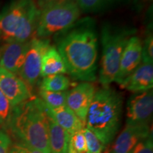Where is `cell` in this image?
<instances>
[{
	"instance_id": "6da1fadb",
	"label": "cell",
	"mask_w": 153,
	"mask_h": 153,
	"mask_svg": "<svg viewBox=\"0 0 153 153\" xmlns=\"http://www.w3.org/2000/svg\"><path fill=\"white\" fill-rule=\"evenodd\" d=\"M57 45L70 76L82 82L95 81L98 68V36L93 19L77 21L61 32Z\"/></svg>"
},
{
	"instance_id": "7a4b0ae2",
	"label": "cell",
	"mask_w": 153,
	"mask_h": 153,
	"mask_svg": "<svg viewBox=\"0 0 153 153\" xmlns=\"http://www.w3.org/2000/svg\"><path fill=\"white\" fill-rule=\"evenodd\" d=\"M48 119L46 105L41 99L30 97L13 107L7 123L21 143L43 153H51Z\"/></svg>"
},
{
	"instance_id": "3957f363",
	"label": "cell",
	"mask_w": 153,
	"mask_h": 153,
	"mask_svg": "<svg viewBox=\"0 0 153 153\" xmlns=\"http://www.w3.org/2000/svg\"><path fill=\"white\" fill-rule=\"evenodd\" d=\"M123 112L122 96L109 87L96 91L85 124L105 146L111 143L120 128Z\"/></svg>"
},
{
	"instance_id": "277c9868",
	"label": "cell",
	"mask_w": 153,
	"mask_h": 153,
	"mask_svg": "<svg viewBox=\"0 0 153 153\" xmlns=\"http://www.w3.org/2000/svg\"><path fill=\"white\" fill-rule=\"evenodd\" d=\"M39 16L33 0H15L0 16V35L8 43L28 41L36 32Z\"/></svg>"
},
{
	"instance_id": "5b68a950",
	"label": "cell",
	"mask_w": 153,
	"mask_h": 153,
	"mask_svg": "<svg viewBox=\"0 0 153 153\" xmlns=\"http://www.w3.org/2000/svg\"><path fill=\"white\" fill-rule=\"evenodd\" d=\"M133 29L116 28L104 25L101 30V54L99 80L103 87H109L118 74L120 57Z\"/></svg>"
},
{
	"instance_id": "8992f818",
	"label": "cell",
	"mask_w": 153,
	"mask_h": 153,
	"mask_svg": "<svg viewBox=\"0 0 153 153\" xmlns=\"http://www.w3.org/2000/svg\"><path fill=\"white\" fill-rule=\"evenodd\" d=\"M80 14L81 11L73 0L42 9L36 30L37 37L47 38L64 31L77 22Z\"/></svg>"
},
{
	"instance_id": "52a82bcc",
	"label": "cell",
	"mask_w": 153,
	"mask_h": 153,
	"mask_svg": "<svg viewBox=\"0 0 153 153\" xmlns=\"http://www.w3.org/2000/svg\"><path fill=\"white\" fill-rule=\"evenodd\" d=\"M50 45L47 38H35L30 40L26 58L19 72L21 79L28 86L35 85L40 77L42 57Z\"/></svg>"
},
{
	"instance_id": "ba28073f",
	"label": "cell",
	"mask_w": 153,
	"mask_h": 153,
	"mask_svg": "<svg viewBox=\"0 0 153 153\" xmlns=\"http://www.w3.org/2000/svg\"><path fill=\"white\" fill-rule=\"evenodd\" d=\"M153 112L152 90L134 93L127 103L126 124H148Z\"/></svg>"
},
{
	"instance_id": "9c48e42d",
	"label": "cell",
	"mask_w": 153,
	"mask_h": 153,
	"mask_svg": "<svg viewBox=\"0 0 153 153\" xmlns=\"http://www.w3.org/2000/svg\"><path fill=\"white\" fill-rule=\"evenodd\" d=\"M0 91L14 107L31 97L28 86L15 74L0 68Z\"/></svg>"
},
{
	"instance_id": "30bf717a",
	"label": "cell",
	"mask_w": 153,
	"mask_h": 153,
	"mask_svg": "<svg viewBox=\"0 0 153 153\" xmlns=\"http://www.w3.org/2000/svg\"><path fill=\"white\" fill-rule=\"evenodd\" d=\"M151 135L149 124H126L108 153H131L137 143Z\"/></svg>"
},
{
	"instance_id": "8fae6325",
	"label": "cell",
	"mask_w": 153,
	"mask_h": 153,
	"mask_svg": "<svg viewBox=\"0 0 153 153\" xmlns=\"http://www.w3.org/2000/svg\"><path fill=\"white\" fill-rule=\"evenodd\" d=\"M96 89L90 82L79 84L67 96L66 106L85 124L88 109L94 97Z\"/></svg>"
},
{
	"instance_id": "7c38bea8",
	"label": "cell",
	"mask_w": 153,
	"mask_h": 153,
	"mask_svg": "<svg viewBox=\"0 0 153 153\" xmlns=\"http://www.w3.org/2000/svg\"><path fill=\"white\" fill-rule=\"evenodd\" d=\"M143 43L140 38L132 36L120 57L119 68L115 81L118 85L128 76L142 62Z\"/></svg>"
},
{
	"instance_id": "4fadbf2b",
	"label": "cell",
	"mask_w": 153,
	"mask_h": 153,
	"mask_svg": "<svg viewBox=\"0 0 153 153\" xmlns=\"http://www.w3.org/2000/svg\"><path fill=\"white\" fill-rule=\"evenodd\" d=\"M29 41H14L7 43L0 57V68L13 74H19L26 58Z\"/></svg>"
},
{
	"instance_id": "5bb4252c",
	"label": "cell",
	"mask_w": 153,
	"mask_h": 153,
	"mask_svg": "<svg viewBox=\"0 0 153 153\" xmlns=\"http://www.w3.org/2000/svg\"><path fill=\"white\" fill-rule=\"evenodd\" d=\"M119 85L120 87L133 93L152 89L153 87V65L151 63L141 62Z\"/></svg>"
},
{
	"instance_id": "9a60e30c",
	"label": "cell",
	"mask_w": 153,
	"mask_h": 153,
	"mask_svg": "<svg viewBox=\"0 0 153 153\" xmlns=\"http://www.w3.org/2000/svg\"><path fill=\"white\" fill-rule=\"evenodd\" d=\"M47 111L53 119L71 136L85 128V124L68 106L51 108L47 106Z\"/></svg>"
},
{
	"instance_id": "2e32d148",
	"label": "cell",
	"mask_w": 153,
	"mask_h": 153,
	"mask_svg": "<svg viewBox=\"0 0 153 153\" xmlns=\"http://www.w3.org/2000/svg\"><path fill=\"white\" fill-rule=\"evenodd\" d=\"M65 73L68 72L62 57L56 47L50 45L42 57L40 76L45 77L53 74Z\"/></svg>"
},
{
	"instance_id": "e0dca14e",
	"label": "cell",
	"mask_w": 153,
	"mask_h": 153,
	"mask_svg": "<svg viewBox=\"0 0 153 153\" xmlns=\"http://www.w3.org/2000/svg\"><path fill=\"white\" fill-rule=\"evenodd\" d=\"M48 137L51 153H68L69 144L71 136L68 132L59 126L50 115Z\"/></svg>"
},
{
	"instance_id": "ac0fdd59",
	"label": "cell",
	"mask_w": 153,
	"mask_h": 153,
	"mask_svg": "<svg viewBox=\"0 0 153 153\" xmlns=\"http://www.w3.org/2000/svg\"><path fill=\"white\" fill-rule=\"evenodd\" d=\"M70 81L64 74H53L43 77L40 90L49 91H65L69 89Z\"/></svg>"
},
{
	"instance_id": "d6986e66",
	"label": "cell",
	"mask_w": 153,
	"mask_h": 153,
	"mask_svg": "<svg viewBox=\"0 0 153 153\" xmlns=\"http://www.w3.org/2000/svg\"><path fill=\"white\" fill-rule=\"evenodd\" d=\"M68 93V91H49L40 90L41 100L47 106L51 108L65 106Z\"/></svg>"
},
{
	"instance_id": "ffe728a7",
	"label": "cell",
	"mask_w": 153,
	"mask_h": 153,
	"mask_svg": "<svg viewBox=\"0 0 153 153\" xmlns=\"http://www.w3.org/2000/svg\"><path fill=\"white\" fill-rule=\"evenodd\" d=\"M82 131L87 143V153H101L104 151L106 147L94 132L87 128H85Z\"/></svg>"
},
{
	"instance_id": "44dd1931",
	"label": "cell",
	"mask_w": 153,
	"mask_h": 153,
	"mask_svg": "<svg viewBox=\"0 0 153 153\" xmlns=\"http://www.w3.org/2000/svg\"><path fill=\"white\" fill-rule=\"evenodd\" d=\"M108 0H76L80 11L84 12H92L102 8Z\"/></svg>"
},
{
	"instance_id": "7402d4cb",
	"label": "cell",
	"mask_w": 153,
	"mask_h": 153,
	"mask_svg": "<svg viewBox=\"0 0 153 153\" xmlns=\"http://www.w3.org/2000/svg\"><path fill=\"white\" fill-rule=\"evenodd\" d=\"M153 63V36L152 33H149L146 36L142 47V62Z\"/></svg>"
},
{
	"instance_id": "603a6c76",
	"label": "cell",
	"mask_w": 153,
	"mask_h": 153,
	"mask_svg": "<svg viewBox=\"0 0 153 153\" xmlns=\"http://www.w3.org/2000/svg\"><path fill=\"white\" fill-rule=\"evenodd\" d=\"M82 131L76 132L71 135L70 143L78 153H87V143Z\"/></svg>"
},
{
	"instance_id": "cb8c5ba5",
	"label": "cell",
	"mask_w": 153,
	"mask_h": 153,
	"mask_svg": "<svg viewBox=\"0 0 153 153\" xmlns=\"http://www.w3.org/2000/svg\"><path fill=\"white\" fill-rule=\"evenodd\" d=\"M12 107L5 95L0 91V122L7 121L8 123Z\"/></svg>"
},
{
	"instance_id": "d4e9b609",
	"label": "cell",
	"mask_w": 153,
	"mask_h": 153,
	"mask_svg": "<svg viewBox=\"0 0 153 153\" xmlns=\"http://www.w3.org/2000/svg\"><path fill=\"white\" fill-rule=\"evenodd\" d=\"M131 153H153L152 135H150L137 143Z\"/></svg>"
},
{
	"instance_id": "484cf974",
	"label": "cell",
	"mask_w": 153,
	"mask_h": 153,
	"mask_svg": "<svg viewBox=\"0 0 153 153\" xmlns=\"http://www.w3.org/2000/svg\"><path fill=\"white\" fill-rule=\"evenodd\" d=\"M9 153H43L23 143H15L9 148Z\"/></svg>"
},
{
	"instance_id": "4316f807",
	"label": "cell",
	"mask_w": 153,
	"mask_h": 153,
	"mask_svg": "<svg viewBox=\"0 0 153 153\" xmlns=\"http://www.w3.org/2000/svg\"><path fill=\"white\" fill-rule=\"evenodd\" d=\"M11 140L5 133L0 131V153H9Z\"/></svg>"
},
{
	"instance_id": "83f0119b",
	"label": "cell",
	"mask_w": 153,
	"mask_h": 153,
	"mask_svg": "<svg viewBox=\"0 0 153 153\" xmlns=\"http://www.w3.org/2000/svg\"><path fill=\"white\" fill-rule=\"evenodd\" d=\"M68 1H69V0H38L37 7L38 9L41 11L42 9L46 8V7L65 3Z\"/></svg>"
},
{
	"instance_id": "f1b7e54d",
	"label": "cell",
	"mask_w": 153,
	"mask_h": 153,
	"mask_svg": "<svg viewBox=\"0 0 153 153\" xmlns=\"http://www.w3.org/2000/svg\"><path fill=\"white\" fill-rule=\"evenodd\" d=\"M68 153H78V152H76V151L73 148V147L72 146V145L70 144H70H69Z\"/></svg>"
},
{
	"instance_id": "f546056e",
	"label": "cell",
	"mask_w": 153,
	"mask_h": 153,
	"mask_svg": "<svg viewBox=\"0 0 153 153\" xmlns=\"http://www.w3.org/2000/svg\"><path fill=\"white\" fill-rule=\"evenodd\" d=\"M145 1H150V0H145Z\"/></svg>"
},
{
	"instance_id": "4dcf8cb0",
	"label": "cell",
	"mask_w": 153,
	"mask_h": 153,
	"mask_svg": "<svg viewBox=\"0 0 153 153\" xmlns=\"http://www.w3.org/2000/svg\"><path fill=\"white\" fill-rule=\"evenodd\" d=\"M0 124H1V122H0Z\"/></svg>"
}]
</instances>
